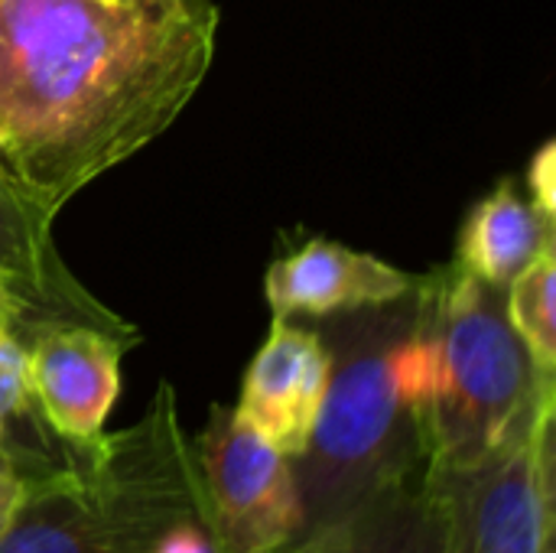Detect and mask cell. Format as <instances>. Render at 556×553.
Returning a JSON list of instances; mask_svg holds the SVG:
<instances>
[{
	"mask_svg": "<svg viewBox=\"0 0 556 553\" xmlns=\"http://www.w3.org/2000/svg\"><path fill=\"white\" fill-rule=\"evenodd\" d=\"M556 248L541 251L505 290V306L515 332L528 345L534 365L556 375Z\"/></svg>",
	"mask_w": 556,
	"mask_h": 553,
	"instance_id": "cell-14",
	"label": "cell"
},
{
	"mask_svg": "<svg viewBox=\"0 0 556 553\" xmlns=\"http://www.w3.org/2000/svg\"><path fill=\"white\" fill-rule=\"evenodd\" d=\"M75 447L81 443L62 440L46 424L33 394L26 352L0 332V450L10 453L29 476L68 460Z\"/></svg>",
	"mask_w": 556,
	"mask_h": 553,
	"instance_id": "cell-13",
	"label": "cell"
},
{
	"mask_svg": "<svg viewBox=\"0 0 556 553\" xmlns=\"http://www.w3.org/2000/svg\"><path fill=\"white\" fill-rule=\"evenodd\" d=\"M528 183H531V202L544 212V215H556V147L544 143L528 166Z\"/></svg>",
	"mask_w": 556,
	"mask_h": 553,
	"instance_id": "cell-15",
	"label": "cell"
},
{
	"mask_svg": "<svg viewBox=\"0 0 556 553\" xmlns=\"http://www.w3.org/2000/svg\"><path fill=\"white\" fill-rule=\"evenodd\" d=\"M218 553H280L303 528L293 466L235 407L215 404L192 440Z\"/></svg>",
	"mask_w": 556,
	"mask_h": 553,
	"instance_id": "cell-6",
	"label": "cell"
},
{
	"mask_svg": "<svg viewBox=\"0 0 556 553\" xmlns=\"http://www.w3.org/2000/svg\"><path fill=\"white\" fill-rule=\"evenodd\" d=\"M443 553H554L556 407L459 466H427Z\"/></svg>",
	"mask_w": 556,
	"mask_h": 553,
	"instance_id": "cell-5",
	"label": "cell"
},
{
	"mask_svg": "<svg viewBox=\"0 0 556 553\" xmlns=\"http://www.w3.org/2000/svg\"><path fill=\"white\" fill-rule=\"evenodd\" d=\"M130 349L134 342L88 326L49 329L26 349L36 404L62 440L91 443L104 433Z\"/></svg>",
	"mask_w": 556,
	"mask_h": 553,
	"instance_id": "cell-8",
	"label": "cell"
},
{
	"mask_svg": "<svg viewBox=\"0 0 556 553\" xmlns=\"http://www.w3.org/2000/svg\"><path fill=\"white\" fill-rule=\"evenodd\" d=\"M329 385V352L313 323L274 319L241 381L238 417L277 453L296 460L316 427Z\"/></svg>",
	"mask_w": 556,
	"mask_h": 553,
	"instance_id": "cell-9",
	"label": "cell"
},
{
	"mask_svg": "<svg viewBox=\"0 0 556 553\" xmlns=\"http://www.w3.org/2000/svg\"><path fill=\"white\" fill-rule=\"evenodd\" d=\"M0 553H218L176 391L163 381L137 424L29 473Z\"/></svg>",
	"mask_w": 556,
	"mask_h": 553,
	"instance_id": "cell-2",
	"label": "cell"
},
{
	"mask_svg": "<svg viewBox=\"0 0 556 553\" xmlns=\"http://www.w3.org/2000/svg\"><path fill=\"white\" fill-rule=\"evenodd\" d=\"M280 553H443V538L433 499L417 476L349 505Z\"/></svg>",
	"mask_w": 556,
	"mask_h": 553,
	"instance_id": "cell-11",
	"label": "cell"
},
{
	"mask_svg": "<svg viewBox=\"0 0 556 553\" xmlns=\"http://www.w3.org/2000/svg\"><path fill=\"white\" fill-rule=\"evenodd\" d=\"M0 332H7L20 349H23V323H20V313H16V303L0 277Z\"/></svg>",
	"mask_w": 556,
	"mask_h": 553,
	"instance_id": "cell-17",
	"label": "cell"
},
{
	"mask_svg": "<svg viewBox=\"0 0 556 553\" xmlns=\"http://www.w3.org/2000/svg\"><path fill=\"white\" fill-rule=\"evenodd\" d=\"M417 349L427 466L472 463L556 407V375L534 365L505 290L459 261L420 277Z\"/></svg>",
	"mask_w": 556,
	"mask_h": 553,
	"instance_id": "cell-4",
	"label": "cell"
},
{
	"mask_svg": "<svg viewBox=\"0 0 556 553\" xmlns=\"http://www.w3.org/2000/svg\"><path fill=\"white\" fill-rule=\"evenodd\" d=\"M547 248H556L554 218L505 179L469 212L456 261L485 284L508 290L511 280Z\"/></svg>",
	"mask_w": 556,
	"mask_h": 553,
	"instance_id": "cell-12",
	"label": "cell"
},
{
	"mask_svg": "<svg viewBox=\"0 0 556 553\" xmlns=\"http://www.w3.org/2000/svg\"><path fill=\"white\" fill-rule=\"evenodd\" d=\"M215 36L212 0H0V169L52 222L182 114Z\"/></svg>",
	"mask_w": 556,
	"mask_h": 553,
	"instance_id": "cell-1",
	"label": "cell"
},
{
	"mask_svg": "<svg viewBox=\"0 0 556 553\" xmlns=\"http://www.w3.org/2000/svg\"><path fill=\"white\" fill-rule=\"evenodd\" d=\"M23 489H26V469L0 450V538L3 531L10 528L16 508H20V499H23Z\"/></svg>",
	"mask_w": 556,
	"mask_h": 553,
	"instance_id": "cell-16",
	"label": "cell"
},
{
	"mask_svg": "<svg viewBox=\"0 0 556 553\" xmlns=\"http://www.w3.org/2000/svg\"><path fill=\"white\" fill-rule=\"evenodd\" d=\"M309 323L329 352V385L306 450L290 460L303 508L300 535L427 469L417 349L420 280L391 303Z\"/></svg>",
	"mask_w": 556,
	"mask_h": 553,
	"instance_id": "cell-3",
	"label": "cell"
},
{
	"mask_svg": "<svg viewBox=\"0 0 556 553\" xmlns=\"http://www.w3.org/2000/svg\"><path fill=\"white\" fill-rule=\"evenodd\" d=\"M0 277L23 323V352L49 329L88 326L140 345V329L108 310L62 261L52 222L42 218L0 169Z\"/></svg>",
	"mask_w": 556,
	"mask_h": 553,
	"instance_id": "cell-7",
	"label": "cell"
},
{
	"mask_svg": "<svg viewBox=\"0 0 556 553\" xmlns=\"http://www.w3.org/2000/svg\"><path fill=\"white\" fill-rule=\"evenodd\" d=\"M417 274L397 271L381 257L352 251L329 238H313L274 261L264 297L274 319H323L362 306H378L417 287Z\"/></svg>",
	"mask_w": 556,
	"mask_h": 553,
	"instance_id": "cell-10",
	"label": "cell"
}]
</instances>
